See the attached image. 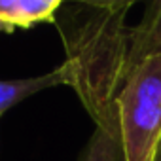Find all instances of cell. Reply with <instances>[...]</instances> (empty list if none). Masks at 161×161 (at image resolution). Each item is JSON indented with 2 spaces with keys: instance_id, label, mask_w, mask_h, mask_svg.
<instances>
[{
  "instance_id": "5",
  "label": "cell",
  "mask_w": 161,
  "mask_h": 161,
  "mask_svg": "<svg viewBox=\"0 0 161 161\" xmlns=\"http://www.w3.org/2000/svg\"><path fill=\"white\" fill-rule=\"evenodd\" d=\"M70 68L66 63L57 66L55 70L32 76V78H21V80H0V116L17 103L25 101L31 95H36L38 91L55 87V86H70Z\"/></svg>"
},
{
  "instance_id": "1",
  "label": "cell",
  "mask_w": 161,
  "mask_h": 161,
  "mask_svg": "<svg viewBox=\"0 0 161 161\" xmlns=\"http://www.w3.org/2000/svg\"><path fill=\"white\" fill-rule=\"evenodd\" d=\"M131 6L133 2H63L55 15L70 68V87L95 127L119 125L116 99L123 86L129 49L125 15Z\"/></svg>"
},
{
  "instance_id": "4",
  "label": "cell",
  "mask_w": 161,
  "mask_h": 161,
  "mask_svg": "<svg viewBox=\"0 0 161 161\" xmlns=\"http://www.w3.org/2000/svg\"><path fill=\"white\" fill-rule=\"evenodd\" d=\"M61 0H0V32L31 29L38 23H55Z\"/></svg>"
},
{
  "instance_id": "2",
  "label": "cell",
  "mask_w": 161,
  "mask_h": 161,
  "mask_svg": "<svg viewBox=\"0 0 161 161\" xmlns=\"http://www.w3.org/2000/svg\"><path fill=\"white\" fill-rule=\"evenodd\" d=\"M127 161H153L161 140V55L140 64L116 99Z\"/></svg>"
},
{
  "instance_id": "3",
  "label": "cell",
  "mask_w": 161,
  "mask_h": 161,
  "mask_svg": "<svg viewBox=\"0 0 161 161\" xmlns=\"http://www.w3.org/2000/svg\"><path fill=\"white\" fill-rule=\"evenodd\" d=\"M161 55V0L148 4L142 21L129 29V49L123 82L146 61Z\"/></svg>"
},
{
  "instance_id": "7",
  "label": "cell",
  "mask_w": 161,
  "mask_h": 161,
  "mask_svg": "<svg viewBox=\"0 0 161 161\" xmlns=\"http://www.w3.org/2000/svg\"><path fill=\"white\" fill-rule=\"evenodd\" d=\"M153 161H161V140H159V146H157V150H155V157H153Z\"/></svg>"
},
{
  "instance_id": "6",
  "label": "cell",
  "mask_w": 161,
  "mask_h": 161,
  "mask_svg": "<svg viewBox=\"0 0 161 161\" xmlns=\"http://www.w3.org/2000/svg\"><path fill=\"white\" fill-rule=\"evenodd\" d=\"M80 161H127L119 125L95 127Z\"/></svg>"
}]
</instances>
